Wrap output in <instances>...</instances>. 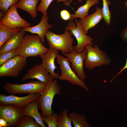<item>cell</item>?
<instances>
[{
  "label": "cell",
  "instance_id": "6da1fadb",
  "mask_svg": "<svg viewBox=\"0 0 127 127\" xmlns=\"http://www.w3.org/2000/svg\"><path fill=\"white\" fill-rule=\"evenodd\" d=\"M48 50L43 44L38 35L26 34L16 50L19 56L27 58L30 57H37L45 53Z\"/></svg>",
  "mask_w": 127,
  "mask_h": 127
},
{
  "label": "cell",
  "instance_id": "7a4b0ae2",
  "mask_svg": "<svg viewBox=\"0 0 127 127\" xmlns=\"http://www.w3.org/2000/svg\"><path fill=\"white\" fill-rule=\"evenodd\" d=\"M61 87L56 79L46 84V87L38 99V109L42 111V117L52 115L54 111L52 106L54 96L61 93Z\"/></svg>",
  "mask_w": 127,
  "mask_h": 127
},
{
  "label": "cell",
  "instance_id": "3957f363",
  "mask_svg": "<svg viewBox=\"0 0 127 127\" xmlns=\"http://www.w3.org/2000/svg\"><path fill=\"white\" fill-rule=\"evenodd\" d=\"M84 48L87 51L84 63L85 68L91 70L96 67L111 64V60L109 57L96 44L93 47L87 44Z\"/></svg>",
  "mask_w": 127,
  "mask_h": 127
},
{
  "label": "cell",
  "instance_id": "277c9868",
  "mask_svg": "<svg viewBox=\"0 0 127 127\" xmlns=\"http://www.w3.org/2000/svg\"><path fill=\"white\" fill-rule=\"evenodd\" d=\"M68 30L65 29L62 34H57L48 30L45 36L50 48L58 50L65 53L69 52L73 47L74 39Z\"/></svg>",
  "mask_w": 127,
  "mask_h": 127
},
{
  "label": "cell",
  "instance_id": "5b68a950",
  "mask_svg": "<svg viewBox=\"0 0 127 127\" xmlns=\"http://www.w3.org/2000/svg\"><path fill=\"white\" fill-rule=\"evenodd\" d=\"M46 84L36 80L23 84L5 83L3 86L5 91L9 94H26L37 93L41 94L45 89Z\"/></svg>",
  "mask_w": 127,
  "mask_h": 127
},
{
  "label": "cell",
  "instance_id": "8992f818",
  "mask_svg": "<svg viewBox=\"0 0 127 127\" xmlns=\"http://www.w3.org/2000/svg\"><path fill=\"white\" fill-rule=\"evenodd\" d=\"M57 63L60 65L61 73L59 78L62 81H67L71 84L81 87L87 91L89 89L84 82L81 80L70 66V62L67 57L59 54L56 58Z\"/></svg>",
  "mask_w": 127,
  "mask_h": 127
},
{
  "label": "cell",
  "instance_id": "52a82bcc",
  "mask_svg": "<svg viewBox=\"0 0 127 127\" xmlns=\"http://www.w3.org/2000/svg\"><path fill=\"white\" fill-rule=\"evenodd\" d=\"M70 21L68 23L65 29L68 30L72 36H74L77 41V44L75 46L77 52L80 53L84 50L85 46L89 44L93 46V39L89 36L86 35L83 31L80 20L77 19Z\"/></svg>",
  "mask_w": 127,
  "mask_h": 127
},
{
  "label": "cell",
  "instance_id": "ba28073f",
  "mask_svg": "<svg viewBox=\"0 0 127 127\" xmlns=\"http://www.w3.org/2000/svg\"><path fill=\"white\" fill-rule=\"evenodd\" d=\"M26 58L19 55L8 60L0 67V77H17L25 67Z\"/></svg>",
  "mask_w": 127,
  "mask_h": 127
},
{
  "label": "cell",
  "instance_id": "9c48e42d",
  "mask_svg": "<svg viewBox=\"0 0 127 127\" xmlns=\"http://www.w3.org/2000/svg\"><path fill=\"white\" fill-rule=\"evenodd\" d=\"M24 116L23 108L0 104V118L6 121L8 127H16Z\"/></svg>",
  "mask_w": 127,
  "mask_h": 127
},
{
  "label": "cell",
  "instance_id": "30bf717a",
  "mask_svg": "<svg viewBox=\"0 0 127 127\" xmlns=\"http://www.w3.org/2000/svg\"><path fill=\"white\" fill-rule=\"evenodd\" d=\"M16 4L12 5L10 7L3 18L0 19V22L7 27L11 29L30 27V24L19 15Z\"/></svg>",
  "mask_w": 127,
  "mask_h": 127
},
{
  "label": "cell",
  "instance_id": "8fae6325",
  "mask_svg": "<svg viewBox=\"0 0 127 127\" xmlns=\"http://www.w3.org/2000/svg\"><path fill=\"white\" fill-rule=\"evenodd\" d=\"M87 53V50L85 48L83 52L78 53L75 46L68 53L61 52L68 59L71 63L72 69L79 79L83 81L87 77L84 71L83 67Z\"/></svg>",
  "mask_w": 127,
  "mask_h": 127
},
{
  "label": "cell",
  "instance_id": "7c38bea8",
  "mask_svg": "<svg viewBox=\"0 0 127 127\" xmlns=\"http://www.w3.org/2000/svg\"><path fill=\"white\" fill-rule=\"evenodd\" d=\"M41 94L36 93L27 96L19 97L13 95L0 94V104L11 105L23 108L32 101L38 99Z\"/></svg>",
  "mask_w": 127,
  "mask_h": 127
},
{
  "label": "cell",
  "instance_id": "4fadbf2b",
  "mask_svg": "<svg viewBox=\"0 0 127 127\" xmlns=\"http://www.w3.org/2000/svg\"><path fill=\"white\" fill-rule=\"evenodd\" d=\"M59 50L50 48L45 53L40 56L42 59L41 64L47 71L49 73L53 79H57L59 76V74L55 73V70L57 68L55 64V60L56 59Z\"/></svg>",
  "mask_w": 127,
  "mask_h": 127
},
{
  "label": "cell",
  "instance_id": "5bb4252c",
  "mask_svg": "<svg viewBox=\"0 0 127 127\" xmlns=\"http://www.w3.org/2000/svg\"><path fill=\"white\" fill-rule=\"evenodd\" d=\"M35 79L46 84L54 80L50 74L41 64H39L34 65L28 70L22 80L24 81L28 79Z\"/></svg>",
  "mask_w": 127,
  "mask_h": 127
},
{
  "label": "cell",
  "instance_id": "9a60e30c",
  "mask_svg": "<svg viewBox=\"0 0 127 127\" xmlns=\"http://www.w3.org/2000/svg\"><path fill=\"white\" fill-rule=\"evenodd\" d=\"M49 17L43 15L40 22L34 26L22 28L21 31L28 32L32 34H36L40 37L41 42L44 43L45 41V34L48 29L51 28L53 25L48 23V21Z\"/></svg>",
  "mask_w": 127,
  "mask_h": 127
},
{
  "label": "cell",
  "instance_id": "2e32d148",
  "mask_svg": "<svg viewBox=\"0 0 127 127\" xmlns=\"http://www.w3.org/2000/svg\"><path fill=\"white\" fill-rule=\"evenodd\" d=\"M103 18L101 9L96 7L94 12L81 19L80 21L81 26L85 33L87 34L88 31L96 26Z\"/></svg>",
  "mask_w": 127,
  "mask_h": 127
},
{
  "label": "cell",
  "instance_id": "e0dca14e",
  "mask_svg": "<svg viewBox=\"0 0 127 127\" xmlns=\"http://www.w3.org/2000/svg\"><path fill=\"white\" fill-rule=\"evenodd\" d=\"M25 32L21 30L11 36L0 48V53L16 50L20 45Z\"/></svg>",
  "mask_w": 127,
  "mask_h": 127
},
{
  "label": "cell",
  "instance_id": "ac0fdd59",
  "mask_svg": "<svg viewBox=\"0 0 127 127\" xmlns=\"http://www.w3.org/2000/svg\"><path fill=\"white\" fill-rule=\"evenodd\" d=\"M38 99L30 103L23 107L24 115L33 118L42 127H46L43 120L41 114L38 111Z\"/></svg>",
  "mask_w": 127,
  "mask_h": 127
},
{
  "label": "cell",
  "instance_id": "d6986e66",
  "mask_svg": "<svg viewBox=\"0 0 127 127\" xmlns=\"http://www.w3.org/2000/svg\"><path fill=\"white\" fill-rule=\"evenodd\" d=\"M40 0H20L16 3L17 8L28 13L33 19L37 16V5Z\"/></svg>",
  "mask_w": 127,
  "mask_h": 127
},
{
  "label": "cell",
  "instance_id": "ffe728a7",
  "mask_svg": "<svg viewBox=\"0 0 127 127\" xmlns=\"http://www.w3.org/2000/svg\"><path fill=\"white\" fill-rule=\"evenodd\" d=\"M99 1V0H86V2L84 4L75 11L74 13L71 14L69 21L73 20L75 18H77L83 19L88 15L90 8L93 5L98 4Z\"/></svg>",
  "mask_w": 127,
  "mask_h": 127
},
{
  "label": "cell",
  "instance_id": "44dd1931",
  "mask_svg": "<svg viewBox=\"0 0 127 127\" xmlns=\"http://www.w3.org/2000/svg\"><path fill=\"white\" fill-rule=\"evenodd\" d=\"M72 124L75 127H91V126L87 122L83 114H79L76 112L70 113L68 115Z\"/></svg>",
  "mask_w": 127,
  "mask_h": 127
},
{
  "label": "cell",
  "instance_id": "7402d4cb",
  "mask_svg": "<svg viewBox=\"0 0 127 127\" xmlns=\"http://www.w3.org/2000/svg\"><path fill=\"white\" fill-rule=\"evenodd\" d=\"M22 28L11 29L0 22V48L14 34L21 30Z\"/></svg>",
  "mask_w": 127,
  "mask_h": 127
},
{
  "label": "cell",
  "instance_id": "603a6c76",
  "mask_svg": "<svg viewBox=\"0 0 127 127\" xmlns=\"http://www.w3.org/2000/svg\"><path fill=\"white\" fill-rule=\"evenodd\" d=\"M69 111L65 109L59 115L57 127H72V123L68 117Z\"/></svg>",
  "mask_w": 127,
  "mask_h": 127
},
{
  "label": "cell",
  "instance_id": "cb8c5ba5",
  "mask_svg": "<svg viewBox=\"0 0 127 127\" xmlns=\"http://www.w3.org/2000/svg\"><path fill=\"white\" fill-rule=\"evenodd\" d=\"M16 127H41L32 117L28 115H24Z\"/></svg>",
  "mask_w": 127,
  "mask_h": 127
},
{
  "label": "cell",
  "instance_id": "d4e9b609",
  "mask_svg": "<svg viewBox=\"0 0 127 127\" xmlns=\"http://www.w3.org/2000/svg\"><path fill=\"white\" fill-rule=\"evenodd\" d=\"M103 6L101 9L102 12L105 22L108 25L111 24V13L108 6L111 3L108 0H103Z\"/></svg>",
  "mask_w": 127,
  "mask_h": 127
},
{
  "label": "cell",
  "instance_id": "484cf974",
  "mask_svg": "<svg viewBox=\"0 0 127 127\" xmlns=\"http://www.w3.org/2000/svg\"><path fill=\"white\" fill-rule=\"evenodd\" d=\"M58 115L59 114L54 111L52 115L43 117V120L48 127H57Z\"/></svg>",
  "mask_w": 127,
  "mask_h": 127
},
{
  "label": "cell",
  "instance_id": "4316f807",
  "mask_svg": "<svg viewBox=\"0 0 127 127\" xmlns=\"http://www.w3.org/2000/svg\"><path fill=\"white\" fill-rule=\"evenodd\" d=\"M18 55L19 54L16 50L0 53V66L8 60Z\"/></svg>",
  "mask_w": 127,
  "mask_h": 127
},
{
  "label": "cell",
  "instance_id": "83f0119b",
  "mask_svg": "<svg viewBox=\"0 0 127 127\" xmlns=\"http://www.w3.org/2000/svg\"><path fill=\"white\" fill-rule=\"evenodd\" d=\"M19 0H0V9L1 11L6 13L9 8L12 5L16 4Z\"/></svg>",
  "mask_w": 127,
  "mask_h": 127
},
{
  "label": "cell",
  "instance_id": "f1b7e54d",
  "mask_svg": "<svg viewBox=\"0 0 127 127\" xmlns=\"http://www.w3.org/2000/svg\"><path fill=\"white\" fill-rule=\"evenodd\" d=\"M54 0H41L40 4L37 7V10L41 12L43 15L47 16V9L50 5Z\"/></svg>",
  "mask_w": 127,
  "mask_h": 127
},
{
  "label": "cell",
  "instance_id": "f546056e",
  "mask_svg": "<svg viewBox=\"0 0 127 127\" xmlns=\"http://www.w3.org/2000/svg\"><path fill=\"white\" fill-rule=\"evenodd\" d=\"M60 15L62 19L65 21L69 20L71 16V14L67 10H63L61 11Z\"/></svg>",
  "mask_w": 127,
  "mask_h": 127
},
{
  "label": "cell",
  "instance_id": "4dcf8cb0",
  "mask_svg": "<svg viewBox=\"0 0 127 127\" xmlns=\"http://www.w3.org/2000/svg\"><path fill=\"white\" fill-rule=\"evenodd\" d=\"M120 37L124 42L127 43V27L124 28L121 33Z\"/></svg>",
  "mask_w": 127,
  "mask_h": 127
},
{
  "label": "cell",
  "instance_id": "1f68e13d",
  "mask_svg": "<svg viewBox=\"0 0 127 127\" xmlns=\"http://www.w3.org/2000/svg\"><path fill=\"white\" fill-rule=\"evenodd\" d=\"M127 68V57L126 59V62L125 64L123 67L121 69L119 72L110 81V83H111L114 80V79L118 75L120 74L123 71Z\"/></svg>",
  "mask_w": 127,
  "mask_h": 127
},
{
  "label": "cell",
  "instance_id": "d6a6232c",
  "mask_svg": "<svg viewBox=\"0 0 127 127\" xmlns=\"http://www.w3.org/2000/svg\"><path fill=\"white\" fill-rule=\"evenodd\" d=\"M0 127H8V123L6 121L1 118H0Z\"/></svg>",
  "mask_w": 127,
  "mask_h": 127
},
{
  "label": "cell",
  "instance_id": "836d02e7",
  "mask_svg": "<svg viewBox=\"0 0 127 127\" xmlns=\"http://www.w3.org/2000/svg\"><path fill=\"white\" fill-rule=\"evenodd\" d=\"M68 0H56V2L58 3L61 1H66ZM78 1L79 3H81L82 0H78Z\"/></svg>",
  "mask_w": 127,
  "mask_h": 127
},
{
  "label": "cell",
  "instance_id": "e575fe53",
  "mask_svg": "<svg viewBox=\"0 0 127 127\" xmlns=\"http://www.w3.org/2000/svg\"><path fill=\"white\" fill-rule=\"evenodd\" d=\"M5 13L2 12H0V19H2L4 16Z\"/></svg>",
  "mask_w": 127,
  "mask_h": 127
},
{
  "label": "cell",
  "instance_id": "d590c367",
  "mask_svg": "<svg viewBox=\"0 0 127 127\" xmlns=\"http://www.w3.org/2000/svg\"><path fill=\"white\" fill-rule=\"evenodd\" d=\"M125 4H126V6H127V1H126L125 2Z\"/></svg>",
  "mask_w": 127,
  "mask_h": 127
},
{
  "label": "cell",
  "instance_id": "8d00e7d4",
  "mask_svg": "<svg viewBox=\"0 0 127 127\" xmlns=\"http://www.w3.org/2000/svg\"></svg>",
  "mask_w": 127,
  "mask_h": 127
}]
</instances>
